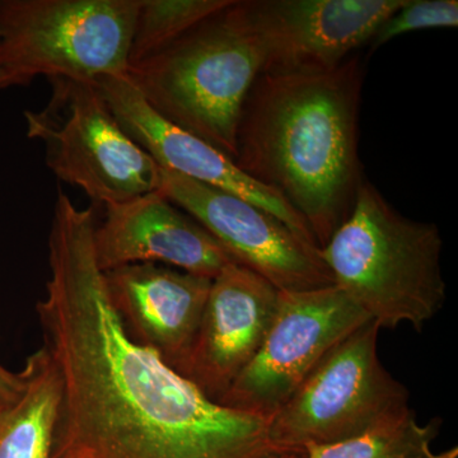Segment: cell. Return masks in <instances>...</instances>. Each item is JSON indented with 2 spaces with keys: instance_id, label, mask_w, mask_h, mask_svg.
I'll return each mask as SVG.
<instances>
[{
  "instance_id": "obj_1",
  "label": "cell",
  "mask_w": 458,
  "mask_h": 458,
  "mask_svg": "<svg viewBox=\"0 0 458 458\" xmlns=\"http://www.w3.org/2000/svg\"><path fill=\"white\" fill-rule=\"evenodd\" d=\"M92 209L59 190L36 306L63 403L56 458H267L269 419L227 408L135 342L108 293Z\"/></svg>"
},
{
  "instance_id": "obj_2",
  "label": "cell",
  "mask_w": 458,
  "mask_h": 458,
  "mask_svg": "<svg viewBox=\"0 0 458 458\" xmlns=\"http://www.w3.org/2000/svg\"><path fill=\"white\" fill-rule=\"evenodd\" d=\"M363 81L360 56L330 71L261 73L238 123L234 162L294 208L319 249L348 218L364 181Z\"/></svg>"
},
{
  "instance_id": "obj_3",
  "label": "cell",
  "mask_w": 458,
  "mask_h": 458,
  "mask_svg": "<svg viewBox=\"0 0 458 458\" xmlns=\"http://www.w3.org/2000/svg\"><path fill=\"white\" fill-rule=\"evenodd\" d=\"M443 238L403 216L364 179L348 218L319 249L334 285L381 328L423 330L445 306Z\"/></svg>"
},
{
  "instance_id": "obj_4",
  "label": "cell",
  "mask_w": 458,
  "mask_h": 458,
  "mask_svg": "<svg viewBox=\"0 0 458 458\" xmlns=\"http://www.w3.org/2000/svg\"><path fill=\"white\" fill-rule=\"evenodd\" d=\"M231 4L155 55L131 65L126 78L165 122L234 161L238 123L262 57Z\"/></svg>"
},
{
  "instance_id": "obj_5",
  "label": "cell",
  "mask_w": 458,
  "mask_h": 458,
  "mask_svg": "<svg viewBox=\"0 0 458 458\" xmlns=\"http://www.w3.org/2000/svg\"><path fill=\"white\" fill-rule=\"evenodd\" d=\"M140 0H0V69L95 82L125 75Z\"/></svg>"
},
{
  "instance_id": "obj_6",
  "label": "cell",
  "mask_w": 458,
  "mask_h": 458,
  "mask_svg": "<svg viewBox=\"0 0 458 458\" xmlns=\"http://www.w3.org/2000/svg\"><path fill=\"white\" fill-rule=\"evenodd\" d=\"M49 81L47 106L25 119L27 137L47 148L57 179L105 207L159 190L161 165L126 134L96 82Z\"/></svg>"
},
{
  "instance_id": "obj_7",
  "label": "cell",
  "mask_w": 458,
  "mask_h": 458,
  "mask_svg": "<svg viewBox=\"0 0 458 458\" xmlns=\"http://www.w3.org/2000/svg\"><path fill=\"white\" fill-rule=\"evenodd\" d=\"M375 321L337 344L270 418L273 451H304L354 438L405 414L410 394L378 357Z\"/></svg>"
},
{
  "instance_id": "obj_8",
  "label": "cell",
  "mask_w": 458,
  "mask_h": 458,
  "mask_svg": "<svg viewBox=\"0 0 458 458\" xmlns=\"http://www.w3.org/2000/svg\"><path fill=\"white\" fill-rule=\"evenodd\" d=\"M369 321L336 285L280 291L260 348L219 403L270 420L319 361Z\"/></svg>"
},
{
  "instance_id": "obj_9",
  "label": "cell",
  "mask_w": 458,
  "mask_h": 458,
  "mask_svg": "<svg viewBox=\"0 0 458 458\" xmlns=\"http://www.w3.org/2000/svg\"><path fill=\"white\" fill-rule=\"evenodd\" d=\"M408 0H234L262 57L261 73L325 72L372 41Z\"/></svg>"
},
{
  "instance_id": "obj_10",
  "label": "cell",
  "mask_w": 458,
  "mask_h": 458,
  "mask_svg": "<svg viewBox=\"0 0 458 458\" xmlns=\"http://www.w3.org/2000/svg\"><path fill=\"white\" fill-rule=\"evenodd\" d=\"M159 190L203 225L232 260L283 292L333 285L318 246L258 205L161 167Z\"/></svg>"
},
{
  "instance_id": "obj_11",
  "label": "cell",
  "mask_w": 458,
  "mask_h": 458,
  "mask_svg": "<svg viewBox=\"0 0 458 458\" xmlns=\"http://www.w3.org/2000/svg\"><path fill=\"white\" fill-rule=\"evenodd\" d=\"M95 82L126 134L162 168L258 205L298 237L318 246L307 223L282 195L252 179L216 147L165 122L126 75L102 77Z\"/></svg>"
},
{
  "instance_id": "obj_12",
  "label": "cell",
  "mask_w": 458,
  "mask_h": 458,
  "mask_svg": "<svg viewBox=\"0 0 458 458\" xmlns=\"http://www.w3.org/2000/svg\"><path fill=\"white\" fill-rule=\"evenodd\" d=\"M280 291L231 262L212 280L182 376L219 403L260 348Z\"/></svg>"
},
{
  "instance_id": "obj_13",
  "label": "cell",
  "mask_w": 458,
  "mask_h": 458,
  "mask_svg": "<svg viewBox=\"0 0 458 458\" xmlns=\"http://www.w3.org/2000/svg\"><path fill=\"white\" fill-rule=\"evenodd\" d=\"M93 245L104 273L125 265L158 264L214 279L234 262L161 190L106 205L104 222L93 232Z\"/></svg>"
},
{
  "instance_id": "obj_14",
  "label": "cell",
  "mask_w": 458,
  "mask_h": 458,
  "mask_svg": "<svg viewBox=\"0 0 458 458\" xmlns=\"http://www.w3.org/2000/svg\"><path fill=\"white\" fill-rule=\"evenodd\" d=\"M105 278L129 335L182 375L213 279L158 264L125 265Z\"/></svg>"
},
{
  "instance_id": "obj_15",
  "label": "cell",
  "mask_w": 458,
  "mask_h": 458,
  "mask_svg": "<svg viewBox=\"0 0 458 458\" xmlns=\"http://www.w3.org/2000/svg\"><path fill=\"white\" fill-rule=\"evenodd\" d=\"M20 373V399L0 411V458H56L63 390L55 363L42 346Z\"/></svg>"
},
{
  "instance_id": "obj_16",
  "label": "cell",
  "mask_w": 458,
  "mask_h": 458,
  "mask_svg": "<svg viewBox=\"0 0 458 458\" xmlns=\"http://www.w3.org/2000/svg\"><path fill=\"white\" fill-rule=\"evenodd\" d=\"M442 421L433 418L420 424L409 410L369 432L327 445L306 448V458H458V448L433 450Z\"/></svg>"
},
{
  "instance_id": "obj_17",
  "label": "cell",
  "mask_w": 458,
  "mask_h": 458,
  "mask_svg": "<svg viewBox=\"0 0 458 458\" xmlns=\"http://www.w3.org/2000/svg\"><path fill=\"white\" fill-rule=\"evenodd\" d=\"M232 0H140L129 66L164 50Z\"/></svg>"
},
{
  "instance_id": "obj_18",
  "label": "cell",
  "mask_w": 458,
  "mask_h": 458,
  "mask_svg": "<svg viewBox=\"0 0 458 458\" xmlns=\"http://www.w3.org/2000/svg\"><path fill=\"white\" fill-rule=\"evenodd\" d=\"M457 0H408L379 27L372 38L373 49L405 33L429 29H457Z\"/></svg>"
},
{
  "instance_id": "obj_19",
  "label": "cell",
  "mask_w": 458,
  "mask_h": 458,
  "mask_svg": "<svg viewBox=\"0 0 458 458\" xmlns=\"http://www.w3.org/2000/svg\"><path fill=\"white\" fill-rule=\"evenodd\" d=\"M23 390L21 373L11 372L0 363V411L13 405Z\"/></svg>"
},
{
  "instance_id": "obj_20",
  "label": "cell",
  "mask_w": 458,
  "mask_h": 458,
  "mask_svg": "<svg viewBox=\"0 0 458 458\" xmlns=\"http://www.w3.org/2000/svg\"><path fill=\"white\" fill-rule=\"evenodd\" d=\"M267 458H306V451H273Z\"/></svg>"
},
{
  "instance_id": "obj_21",
  "label": "cell",
  "mask_w": 458,
  "mask_h": 458,
  "mask_svg": "<svg viewBox=\"0 0 458 458\" xmlns=\"http://www.w3.org/2000/svg\"><path fill=\"white\" fill-rule=\"evenodd\" d=\"M7 87H12L11 82H9L7 74H5L4 72L0 69V89H7Z\"/></svg>"
}]
</instances>
